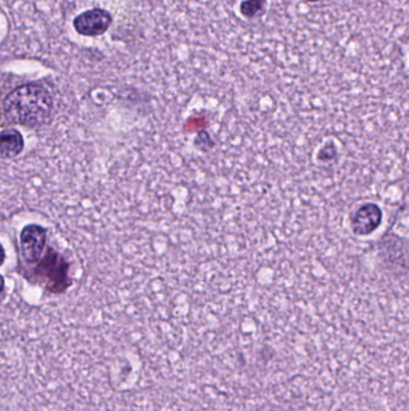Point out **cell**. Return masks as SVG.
<instances>
[{
  "label": "cell",
  "instance_id": "cell-4",
  "mask_svg": "<svg viewBox=\"0 0 409 411\" xmlns=\"http://www.w3.org/2000/svg\"><path fill=\"white\" fill-rule=\"evenodd\" d=\"M111 23V15L101 8L83 12L73 21L76 30L84 36L101 35L109 28Z\"/></svg>",
  "mask_w": 409,
  "mask_h": 411
},
{
  "label": "cell",
  "instance_id": "cell-7",
  "mask_svg": "<svg viewBox=\"0 0 409 411\" xmlns=\"http://www.w3.org/2000/svg\"><path fill=\"white\" fill-rule=\"evenodd\" d=\"M266 0H244L242 4V13L245 17L252 18L259 16L264 11Z\"/></svg>",
  "mask_w": 409,
  "mask_h": 411
},
{
  "label": "cell",
  "instance_id": "cell-9",
  "mask_svg": "<svg viewBox=\"0 0 409 411\" xmlns=\"http://www.w3.org/2000/svg\"><path fill=\"white\" fill-rule=\"evenodd\" d=\"M4 286H5L4 278L0 276V294L4 291Z\"/></svg>",
  "mask_w": 409,
  "mask_h": 411
},
{
  "label": "cell",
  "instance_id": "cell-2",
  "mask_svg": "<svg viewBox=\"0 0 409 411\" xmlns=\"http://www.w3.org/2000/svg\"><path fill=\"white\" fill-rule=\"evenodd\" d=\"M37 264L35 274L46 291L61 294L68 290L71 280L69 278V264L63 256L48 248L46 255Z\"/></svg>",
  "mask_w": 409,
  "mask_h": 411
},
{
  "label": "cell",
  "instance_id": "cell-1",
  "mask_svg": "<svg viewBox=\"0 0 409 411\" xmlns=\"http://www.w3.org/2000/svg\"><path fill=\"white\" fill-rule=\"evenodd\" d=\"M53 110L52 98L40 84H24L4 100L5 115L12 123L40 127L48 123Z\"/></svg>",
  "mask_w": 409,
  "mask_h": 411
},
{
  "label": "cell",
  "instance_id": "cell-6",
  "mask_svg": "<svg viewBox=\"0 0 409 411\" xmlns=\"http://www.w3.org/2000/svg\"><path fill=\"white\" fill-rule=\"evenodd\" d=\"M24 141L20 132L8 129L0 132V156L5 159L16 158L23 151Z\"/></svg>",
  "mask_w": 409,
  "mask_h": 411
},
{
  "label": "cell",
  "instance_id": "cell-5",
  "mask_svg": "<svg viewBox=\"0 0 409 411\" xmlns=\"http://www.w3.org/2000/svg\"><path fill=\"white\" fill-rule=\"evenodd\" d=\"M383 213L378 204H365L352 216V230L357 236H369L381 226Z\"/></svg>",
  "mask_w": 409,
  "mask_h": 411
},
{
  "label": "cell",
  "instance_id": "cell-8",
  "mask_svg": "<svg viewBox=\"0 0 409 411\" xmlns=\"http://www.w3.org/2000/svg\"><path fill=\"white\" fill-rule=\"evenodd\" d=\"M4 261H5V250L4 248H3V245L0 244V266L4 264Z\"/></svg>",
  "mask_w": 409,
  "mask_h": 411
},
{
  "label": "cell",
  "instance_id": "cell-3",
  "mask_svg": "<svg viewBox=\"0 0 409 411\" xmlns=\"http://www.w3.org/2000/svg\"><path fill=\"white\" fill-rule=\"evenodd\" d=\"M46 230L39 225H28L20 232V248L24 260L29 264H37L46 247Z\"/></svg>",
  "mask_w": 409,
  "mask_h": 411
},
{
  "label": "cell",
  "instance_id": "cell-10",
  "mask_svg": "<svg viewBox=\"0 0 409 411\" xmlns=\"http://www.w3.org/2000/svg\"><path fill=\"white\" fill-rule=\"evenodd\" d=\"M307 1H318V0H307Z\"/></svg>",
  "mask_w": 409,
  "mask_h": 411
}]
</instances>
